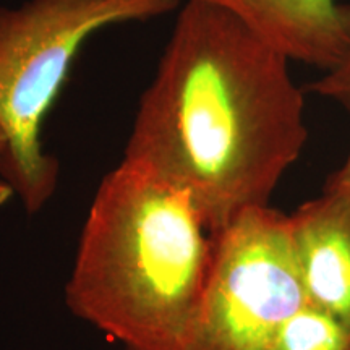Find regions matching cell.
Masks as SVG:
<instances>
[{"label": "cell", "instance_id": "1", "mask_svg": "<svg viewBox=\"0 0 350 350\" xmlns=\"http://www.w3.org/2000/svg\"><path fill=\"white\" fill-rule=\"evenodd\" d=\"M306 139L291 60L221 8L182 3L124 161L185 191L216 234L269 206Z\"/></svg>", "mask_w": 350, "mask_h": 350}, {"label": "cell", "instance_id": "2", "mask_svg": "<svg viewBox=\"0 0 350 350\" xmlns=\"http://www.w3.org/2000/svg\"><path fill=\"white\" fill-rule=\"evenodd\" d=\"M213 252L190 196L122 159L91 203L67 304L125 350H187Z\"/></svg>", "mask_w": 350, "mask_h": 350}, {"label": "cell", "instance_id": "3", "mask_svg": "<svg viewBox=\"0 0 350 350\" xmlns=\"http://www.w3.org/2000/svg\"><path fill=\"white\" fill-rule=\"evenodd\" d=\"M180 0H25L0 7V172L23 208L38 213L54 195L59 161L44 150V122L81 47L100 29L143 23Z\"/></svg>", "mask_w": 350, "mask_h": 350}, {"label": "cell", "instance_id": "4", "mask_svg": "<svg viewBox=\"0 0 350 350\" xmlns=\"http://www.w3.org/2000/svg\"><path fill=\"white\" fill-rule=\"evenodd\" d=\"M304 305L291 216L271 206L245 209L214 234L187 350H268Z\"/></svg>", "mask_w": 350, "mask_h": 350}, {"label": "cell", "instance_id": "5", "mask_svg": "<svg viewBox=\"0 0 350 350\" xmlns=\"http://www.w3.org/2000/svg\"><path fill=\"white\" fill-rule=\"evenodd\" d=\"M291 230L306 304L350 331V190L323 188L291 214Z\"/></svg>", "mask_w": 350, "mask_h": 350}, {"label": "cell", "instance_id": "6", "mask_svg": "<svg viewBox=\"0 0 350 350\" xmlns=\"http://www.w3.org/2000/svg\"><path fill=\"white\" fill-rule=\"evenodd\" d=\"M221 8L291 62L323 72L350 52V3L339 0H201Z\"/></svg>", "mask_w": 350, "mask_h": 350}, {"label": "cell", "instance_id": "7", "mask_svg": "<svg viewBox=\"0 0 350 350\" xmlns=\"http://www.w3.org/2000/svg\"><path fill=\"white\" fill-rule=\"evenodd\" d=\"M268 350H350V331L306 304L284 323Z\"/></svg>", "mask_w": 350, "mask_h": 350}, {"label": "cell", "instance_id": "8", "mask_svg": "<svg viewBox=\"0 0 350 350\" xmlns=\"http://www.w3.org/2000/svg\"><path fill=\"white\" fill-rule=\"evenodd\" d=\"M308 91L339 104L350 117V52L336 67L326 70L321 78L313 81ZM325 187L350 190V151L344 164L327 177Z\"/></svg>", "mask_w": 350, "mask_h": 350}, {"label": "cell", "instance_id": "9", "mask_svg": "<svg viewBox=\"0 0 350 350\" xmlns=\"http://www.w3.org/2000/svg\"><path fill=\"white\" fill-rule=\"evenodd\" d=\"M3 152H5V137H3L2 130H0V164H2ZM13 196H15V191H13L10 183L3 178L2 172H0V206L7 204L8 201L13 198Z\"/></svg>", "mask_w": 350, "mask_h": 350}]
</instances>
